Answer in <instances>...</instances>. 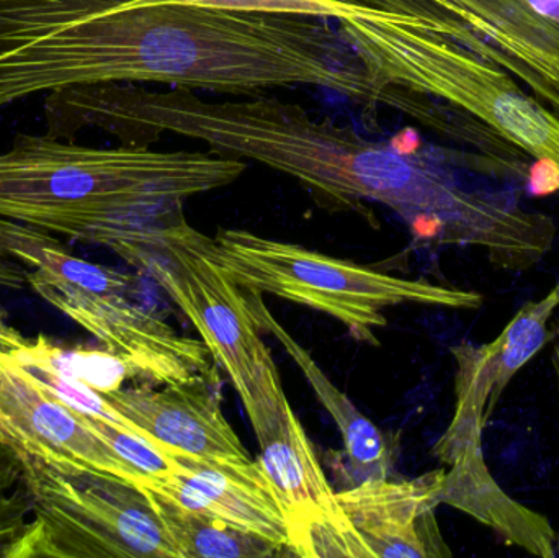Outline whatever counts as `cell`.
<instances>
[{"label": "cell", "mask_w": 559, "mask_h": 558, "mask_svg": "<svg viewBox=\"0 0 559 558\" xmlns=\"http://www.w3.org/2000/svg\"><path fill=\"white\" fill-rule=\"evenodd\" d=\"M45 118L52 136L68 141L82 130L104 131L121 146H150L163 134L202 141L213 153L264 164L334 202L388 206L419 241L481 249L504 271L534 268L557 236L551 216L509 193L468 189L411 140H368L262 94L212 102L182 87L79 84L48 94Z\"/></svg>", "instance_id": "obj_1"}, {"label": "cell", "mask_w": 559, "mask_h": 558, "mask_svg": "<svg viewBox=\"0 0 559 558\" xmlns=\"http://www.w3.org/2000/svg\"><path fill=\"white\" fill-rule=\"evenodd\" d=\"M49 41L55 88L127 82L259 95L309 85L370 107H390L393 97L341 29L316 16L136 0L79 7L56 22Z\"/></svg>", "instance_id": "obj_2"}, {"label": "cell", "mask_w": 559, "mask_h": 558, "mask_svg": "<svg viewBox=\"0 0 559 558\" xmlns=\"http://www.w3.org/2000/svg\"><path fill=\"white\" fill-rule=\"evenodd\" d=\"M246 164L213 151L91 147L20 133L0 153V216L110 248L134 226L231 186Z\"/></svg>", "instance_id": "obj_3"}, {"label": "cell", "mask_w": 559, "mask_h": 558, "mask_svg": "<svg viewBox=\"0 0 559 558\" xmlns=\"http://www.w3.org/2000/svg\"><path fill=\"white\" fill-rule=\"evenodd\" d=\"M455 19L447 9L426 15L368 9L335 22L374 82L468 115L535 159V193L559 192L558 115L498 62L450 35Z\"/></svg>", "instance_id": "obj_4"}, {"label": "cell", "mask_w": 559, "mask_h": 558, "mask_svg": "<svg viewBox=\"0 0 559 558\" xmlns=\"http://www.w3.org/2000/svg\"><path fill=\"white\" fill-rule=\"evenodd\" d=\"M0 254L26 271L43 300L95 337L133 376L154 383L222 382L202 340L182 336L130 298L133 278L72 254L51 233L0 216Z\"/></svg>", "instance_id": "obj_5"}, {"label": "cell", "mask_w": 559, "mask_h": 558, "mask_svg": "<svg viewBox=\"0 0 559 558\" xmlns=\"http://www.w3.org/2000/svg\"><path fill=\"white\" fill-rule=\"evenodd\" d=\"M200 248L245 290L321 311L371 346H380L377 331L388 324L386 308L478 310L485 300L479 292L396 277L246 229H219L215 238L200 233Z\"/></svg>", "instance_id": "obj_6"}, {"label": "cell", "mask_w": 559, "mask_h": 558, "mask_svg": "<svg viewBox=\"0 0 559 558\" xmlns=\"http://www.w3.org/2000/svg\"><path fill=\"white\" fill-rule=\"evenodd\" d=\"M183 203L134 226L110 246L146 272L189 318L216 366L246 402L271 351L248 307L245 290L200 248V231L187 223Z\"/></svg>", "instance_id": "obj_7"}, {"label": "cell", "mask_w": 559, "mask_h": 558, "mask_svg": "<svg viewBox=\"0 0 559 558\" xmlns=\"http://www.w3.org/2000/svg\"><path fill=\"white\" fill-rule=\"evenodd\" d=\"M15 459L35 521L3 557L182 558L143 488L25 455Z\"/></svg>", "instance_id": "obj_8"}, {"label": "cell", "mask_w": 559, "mask_h": 558, "mask_svg": "<svg viewBox=\"0 0 559 558\" xmlns=\"http://www.w3.org/2000/svg\"><path fill=\"white\" fill-rule=\"evenodd\" d=\"M242 406L258 436V462L285 514L289 553L308 558L373 557L338 504L337 491L289 406L274 360Z\"/></svg>", "instance_id": "obj_9"}, {"label": "cell", "mask_w": 559, "mask_h": 558, "mask_svg": "<svg viewBox=\"0 0 559 558\" xmlns=\"http://www.w3.org/2000/svg\"><path fill=\"white\" fill-rule=\"evenodd\" d=\"M0 444L13 458L25 455L66 471L104 475L138 488L151 487L146 474L124 461L81 413L66 405L2 347Z\"/></svg>", "instance_id": "obj_10"}, {"label": "cell", "mask_w": 559, "mask_h": 558, "mask_svg": "<svg viewBox=\"0 0 559 558\" xmlns=\"http://www.w3.org/2000/svg\"><path fill=\"white\" fill-rule=\"evenodd\" d=\"M222 382L195 377L163 390L133 387L102 396L140 426L167 455L182 452L202 461L248 464L254 461L222 408Z\"/></svg>", "instance_id": "obj_11"}, {"label": "cell", "mask_w": 559, "mask_h": 558, "mask_svg": "<svg viewBox=\"0 0 559 558\" xmlns=\"http://www.w3.org/2000/svg\"><path fill=\"white\" fill-rule=\"evenodd\" d=\"M445 468L414 480L373 478L337 491L345 517L377 558H450L436 510Z\"/></svg>", "instance_id": "obj_12"}, {"label": "cell", "mask_w": 559, "mask_h": 558, "mask_svg": "<svg viewBox=\"0 0 559 558\" xmlns=\"http://www.w3.org/2000/svg\"><path fill=\"white\" fill-rule=\"evenodd\" d=\"M170 458L176 461V471L154 482L150 490L288 549L285 514L258 459L248 464H228L177 451Z\"/></svg>", "instance_id": "obj_13"}, {"label": "cell", "mask_w": 559, "mask_h": 558, "mask_svg": "<svg viewBox=\"0 0 559 558\" xmlns=\"http://www.w3.org/2000/svg\"><path fill=\"white\" fill-rule=\"evenodd\" d=\"M481 33L499 64L559 117V23L527 0H440Z\"/></svg>", "instance_id": "obj_14"}, {"label": "cell", "mask_w": 559, "mask_h": 558, "mask_svg": "<svg viewBox=\"0 0 559 558\" xmlns=\"http://www.w3.org/2000/svg\"><path fill=\"white\" fill-rule=\"evenodd\" d=\"M445 472L440 504L445 503L491 527L509 546L542 558L558 557L557 531L537 511L509 497L489 472L483 439L466 442L440 458Z\"/></svg>", "instance_id": "obj_15"}, {"label": "cell", "mask_w": 559, "mask_h": 558, "mask_svg": "<svg viewBox=\"0 0 559 558\" xmlns=\"http://www.w3.org/2000/svg\"><path fill=\"white\" fill-rule=\"evenodd\" d=\"M245 294L248 298L249 311L254 317L259 330L267 331L285 347L288 356L295 360L296 366L314 390L319 403L328 409L337 425L344 451H342L341 461L335 464V471H341L348 487L373 480V478H386L393 465L394 455L383 432L367 416L361 415L360 409L350 402V399L325 376L324 370L312 359L309 351H306L278 323L277 318L265 307L262 294L254 290H245Z\"/></svg>", "instance_id": "obj_16"}, {"label": "cell", "mask_w": 559, "mask_h": 558, "mask_svg": "<svg viewBox=\"0 0 559 558\" xmlns=\"http://www.w3.org/2000/svg\"><path fill=\"white\" fill-rule=\"evenodd\" d=\"M182 558H269L283 547L218 518L189 510L159 491L143 488Z\"/></svg>", "instance_id": "obj_17"}, {"label": "cell", "mask_w": 559, "mask_h": 558, "mask_svg": "<svg viewBox=\"0 0 559 558\" xmlns=\"http://www.w3.org/2000/svg\"><path fill=\"white\" fill-rule=\"evenodd\" d=\"M559 308V278L557 285L542 300L527 301L509 321L501 334L485 347L486 369L492 383L491 399L486 406V422L495 415L502 393L519 370L524 369L551 340L548 330L551 317Z\"/></svg>", "instance_id": "obj_18"}, {"label": "cell", "mask_w": 559, "mask_h": 558, "mask_svg": "<svg viewBox=\"0 0 559 558\" xmlns=\"http://www.w3.org/2000/svg\"><path fill=\"white\" fill-rule=\"evenodd\" d=\"M81 415L84 416L91 428L100 438H104L124 461L130 462L138 471L146 474L151 478V485L154 482L163 480L176 471V461L166 452L160 451L153 442L130 435V432L123 431V429L110 425V423L100 422V419L92 418V416L84 415V413H81Z\"/></svg>", "instance_id": "obj_19"}, {"label": "cell", "mask_w": 559, "mask_h": 558, "mask_svg": "<svg viewBox=\"0 0 559 558\" xmlns=\"http://www.w3.org/2000/svg\"><path fill=\"white\" fill-rule=\"evenodd\" d=\"M5 474H0V547L5 553L7 547L22 534L23 508L16 503V498H7L2 494V480Z\"/></svg>", "instance_id": "obj_20"}, {"label": "cell", "mask_w": 559, "mask_h": 558, "mask_svg": "<svg viewBox=\"0 0 559 558\" xmlns=\"http://www.w3.org/2000/svg\"><path fill=\"white\" fill-rule=\"evenodd\" d=\"M345 2L358 3L368 9L397 13V15H424L432 5L430 0H345Z\"/></svg>", "instance_id": "obj_21"}, {"label": "cell", "mask_w": 559, "mask_h": 558, "mask_svg": "<svg viewBox=\"0 0 559 558\" xmlns=\"http://www.w3.org/2000/svg\"><path fill=\"white\" fill-rule=\"evenodd\" d=\"M25 287H28L25 269L12 259L0 254V288L23 290Z\"/></svg>", "instance_id": "obj_22"}, {"label": "cell", "mask_w": 559, "mask_h": 558, "mask_svg": "<svg viewBox=\"0 0 559 558\" xmlns=\"http://www.w3.org/2000/svg\"><path fill=\"white\" fill-rule=\"evenodd\" d=\"M554 333H555V336H554L555 344H554V351H551V367H554L555 379H557L558 395H559V327L555 328ZM557 550H558V557H559V534L557 537Z\"/></svg>", "instance_id": "obj_23"}]
</instances>
